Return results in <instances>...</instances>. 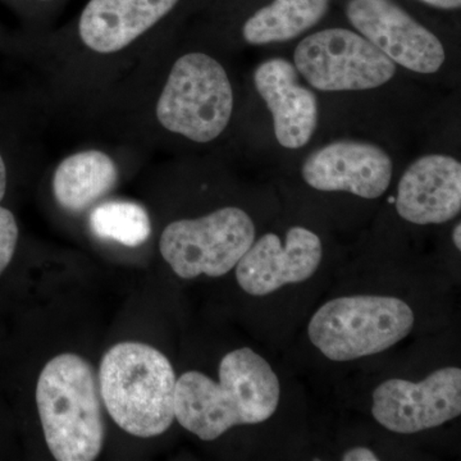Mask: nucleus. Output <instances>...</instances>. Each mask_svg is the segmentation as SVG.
Here are the masks:
<instances>
[{
  "label": "nucleus",
  "mask_w": 461,
  "mask_h": 461,
  "mask_svg": "<svg viewBox=\"0 0 461 461\" xmlns=\"http://www.w3.org/2000/svg\"><path fill=\"white\" fill-rule=\"evenodd\" d=\"M118 168L102 150L78 151L67 157L54 172L53 195L69 213H83L111 193L117 184Z\"/></svg>",
  "instance_id": "obj_15"
},
{
  "label": "nucleus",
  "mask_w": 461,
  "mask_h": 461,
  "mask_svg": "<svg viewBox=\"0 0 461 461\" xmlns=\"http://www.w3.org/2000/svg\"><path fill=\"white\" fill-rule=\"evenodd\" d=\"M321 257V239L305 227H291L285 241L276 233H266L236 264V278L245 293L269 295L286 285L309 280Z\"/></svg>",
  "instance_id": "obj_10"
},
{
  "label": "nucleus",
  "mask_w": 461,
  "mask_h": 461,
  "mask_svg": "<svg viewBox=\"0 0 461 461\" xmlns=\"http://www.w3.org/2000/svg\"><path fill=\"white\" fill-rule=\"evenodd\" d=\"M93 366L76 354H60L44 366L36 403L45 441L58 461L95 460L105 426Z\"/></svg>",
  "instance_id": "obj_3"
},
{
  "label": "nucleus",
  "mask_w": 461,
  "mask_h": 461,
  "mask_svg": "<svg viewBox=\"0 0 461 461\" xmlns=\"http://www.w3.org/2000/svg\"><path fill=\"white\" fill-rule=\"evenodd\" d=\"M330 0H273L257 11L242 27L250 45L293 41L317 25L329 11Z\"/></svg>",
  "instance_id": "obj_16"
},
{
  "label": "nucleus",
  "mask_w": 461,
  "mask_h": 461,
  "mask_svg": "<svg viewBox=\"0 0 461 461\" xmlns=\"http://www.w3.org/2000/svg\"><path fill=\"white\" fill-rule=\"evenodd\" d=\"M396 211L414 224H441L461 211V165L442 154L420 157L403 172Z\"/></svg>",
  "instance_id": "obj_12"
},
{
  "label": "nucleus",
  "mask_w": 461,
  "mask_h": 461,
  "mask_svg": "<svg viewBox=\"0 0 461 461\" xmlns=\"http://www.w3.org/2000/svg\"><path fill=\"white\" fill-rule=\"evenodd\" d=\"M302 175L315 190L345 191L359 198L377 199L390 186L393 163L378 145L339 140L306 158Z\"/></svg>",
  "instance_id": "obj_11"
},
{
  "label": "nucleus",
  "mask_w": 461,
  "mask_h": 461,
  "mask_svg": "<svg viewBox=\"0 0 461 461\" xmlns=\"http://www.w3.org/2000/svg\"><path fill=\"white\" fill-rule=\"evenodd\" d=\"M18 241V226L14 213L0 205V276L14 256Z\"/></svg>",
  "instance_id": "obj_18"
},
{
  "label": "nucleus",
  "mask_w": 461,
  "mask_h": 461,
  "mask_svg": "<svg viewBox=\"0 0 461 461\" xmlns=\"http://www.w3.org/2000/svg\"><path fill=\"white\" fill-rule=\"evenodd\" d=\"M5 191H7V167L0 154V202L5 198Z\"/></svg>",
  "instance_id": "obj_21"
},
{
  "label": "nucleus",
  "mask_w": 461,
  "mask_h": 461,
  "mask_svg": "<svg viewBox=\"0 0 461 461\" xmlns=\"http://www.w3.org/2000/svg\"><path fill=\"white\" fill-rule=\"evenodd\" d=\"M453 240L455 247H456L457 250L461 249V224L457 223L456 227L454 229Z\"/></svg>",
  "instance_id": "obj_22"
},
{
  "label": "nucleus",
  "mask_w": 461,
  "mask_h": 461,
  "mask_svg": "<svg viewBox=\"0 0 461 461\" xmlns=\"http://www.w3.org/2000/svg\"><path fill=\"white\" fill-rule=\"evenodd\" d=\"M348 21L395 65L421 75L436 74L446 51L435 33L393 0H350Z\"/></svg>",
  "instance_id": "obj_9"
},
{
  "label": "nucleus",
  "mask_w": 461,
  "mask_h": 461,
  "mask_svg": "<svg viewBox=\"0 0 461 461\" xmlns=\"http://www.w3.org/2000/svg\"><path fill=\"white\" fill-rule=\"evenodd\" d=\"M91 232L96 238L115 241L124 247H140L151 233L150 218L141 205L132 202L103 203L91 211Z\"/></svg>",
  "instance_id": "obj_17"
},
{
  "label": "nucleus",
  "mask_w": 461,
  "mask_h": 461,
  "mask_svg": "<svg viewBox=\"0 0 461 461\" xmlns=\"http://www.w3.org/2000/svg\"><path fill=\"white\" fill-rule=\"evenodd\" d=\"M254 240L256 226L250 215L226 206L196 220L169 223L160 236L159 249L178 277H221L235 268Z\"/></svg>",
  "instance_id": "obj_6"
},
{
  "label": "nucleus",
  "mask_w": 461,
  "mask_h": 461,
  "mask_svg": "<svg viewBox=\"0 0 461 461\" xmlns=\"http://www.w3.org/2000/svg\"><path fill=\"white\" fill-rule=\"evenodd\" d=\"M342 460L344 461H377L378 456L372 450H369L368 447H354L350 448V450L346 451L344 456H342Z\"/></svg>",
  "instance_id": "obj_19"
},
{
  "label": "nucleus",
  "mask_w": 461,
  "mask_h": 461,
  "mask_svg": "<svg viewBox=\"0 0 461 461\" xmlns=\"http://www.w3.org/2000/svg\"><path fill=\"white\" fill-rule=\"evenodd\" d=\"M99 393L112 420L130 435L160 436L175 420V371L153 346L121 342L109 348L100 363Z\"/></svg>",
  "instance_id": "obj_2"
},
{
  "label": "nucleus",
  "mask_w": 461,
  "mask_h": 461,
  "mask_svg": "<svg viewBox=\"0 0 461 461\" xmlns=\"http://www.w3.org/2000/svg\"><path fill=\"white\" fill-rule=\"evenodd\" d=\"M232 113V85L217 59L193 51L176 60L157 102L163 129L206 144L222 135Z\"/></svg>",
  "instance_id": "obj_5"
},
{
  "label": "nucleus",
  "mask_w": 461,
  "mask_h": 461,
  "mask_svg": "<svg viewBox=\"0 0 461 461\" xmlns=\"http://www.w3.org/2000/svg\"><path fill=\"white\" fill-rule=\"evenodd\" d=\"M411 306L393 296L355 295L326 303L309 323V339L333 362L382 353L414 327Z\"/></svg>",
  "instance_id": "obj_4"
},
{
  "label": "nucleus",
  "mask_w": 461,
  "mask_h": 461,
  "mask_svg": "<svg viewBox=\"0 0 461 461\" xmlns=\"http://www.w3.org/2000/svg\"><path fill=\"white\" fill-rule=\"evenodd\" d=\"M280 397V381L269 363L241 348L224 355L220 382L200 372L176 381L175 418L203 441H213L232 427L269 420Z\"/></svg>",
  "instance_id": "obj_1"
},
{
  "label": "nucleus",
  "mask_w": 461,
  "mask_h": 461,
  "mask_svg": "<svg viewBox=\"0 0 461 461\" xmlns=\"http://www.w3.org/2000/svg\"><path fill=\"white\" fill-rule=\"evenodd\" d=\"M178 2L89 0L78 18V38L94 53H118L168 16Z\"/></svg>",
  "instance_id": "obj_14"
},
{
  "label": "nucleus",
  "mask_w": 461,
  "mask_h": 461,
  "mask_svg": "<svg viewBox=\"0 0 461 461\" xmlns=\"http://www.w3.org/2000/svg\"><path fill=\"white\" fill-rule=\"evenodd\" d=\"M372 414L391 432L411 435L436 429L461 414V371L446 366L423 381L393 378L373 393Z\"/></svg>",
  "instance_id": "obj_8"
},
{
  "label": "nucleus",
  "mask_w": 461,
  "mask_h": 461,
  "mask_svg": "<svg viewBox=\"0 0 461 461\" xmlns=\"http://www.w3.org/2000/svg\"><path fill=\"white\" fill-rule=\"evenodd\" d=\"M294 66L306 83L320 91H363L393 80L396 65L360 33L327 29L297 44Z\"/></svg>",
  "instance_id": "obj_7"
},
{
  "label": "nucleus",
  "mask_w": 461,
  "mask_h": 461,
  "mask_svg": "<svg viewBox=\"0 0 461 461\" xmlns=\"http://www.w3.org/2000/svg\"><path fill=\"white\" fill-rule=\"evenodd\" d=\"M420 2L439 9H459L461 7V0H420Z\"/></svg>",
  "instance_id": "obj_20"
},
{
  "label": "nucleus",
  "mask_w": 461,
  "mask_h": 461,
  "mask_svg": "<svg viewBox=\"0 0 461 461\" xmlns=\"http://www.w3.org/2000/svg\"><path fill=\"white\" fill-rule=\"evenodd\" d=\"M258 94L271 112L276 139L281 147L302 149L313 138L318 102L313 91L300 84L295 66L285 58H271L254 72Z\"/></svg>",
  "instance_id": "obj_13"
}]
</instances>
